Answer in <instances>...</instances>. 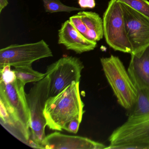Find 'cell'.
Wrapping results in <instances>:
<instances>
[{
    "mask_svg": "<svg viewBox=\"0 0 149 149\" xmlns=\"http://www.w3.org/2000/svg\"><path fill=\"white\" fill-rule=\"evenodd\" d=\"M52 56V50L43 40L33 43L13 44L0 50V69L7 66H32L36 61Z\"/></svg>",
    "mask_w": 149,
    "mask_h": 149,
    "instance_id": "obj_5",
    "label": "cell"
},
{
    "mask_svg": "<svg viewBox=\"0 0 149 149\" xmlns=\"http://www.w3.org/2000/svg\"><path fill=\"white\" fill-rule=\"evenodd\" d=\"M45 12L53 13L66 12L70 13L74 11H84L85 9L74 7L68 6L61 2V0H42Z\"/></svg>",
    "mask_w": 149,
    "mask_h": 149,
    "instance_id": "obj_16",
    "label": "cell"
},
{
    "mask_svg": "<svg viewBox=\"0 0 149 149\" xmlns=\"http://www.w3.org/2000/svg\"><path fill=\"white\" fill-rule=\"evenodd\" d=\"M79 86L80 82H74L59 94L48 98L43 114L49 129L62 131L70 121L77 118L82 119L84 104Z\"/></svg>",
    "mask_w": 149,
    "mask_h": 149,
    "instance_id": "obj_2",
    "label": "cell"
},
{
    "mask_svg": "<svg viewBox=\"0 0 149 149\" xmlns=\"http://www.w3.org/2000/svg\"><path fill=\"white\" fill-rule=\"evenodd\" d=\"M25 84L13 74L0 82V123L14 136L33 147Z\"/></svg>",
    "mask_w": 149,
    "mask_h": 149,
    "instance_id": "obj_1",
    "label": "cell"
},
{
    "mask_svg": "<svg viewBox=\"0 0 149 149\" xmlns=\"http://www.w3.org/2000/svg\"><path fill=\"white\" fill-rule=\"evenodd\" d=\"M106 149H149V117L127 121L117 128L109 138Z\"/></svg>",
    "mask_w": 149,
    "mask_h": 149,
    "instance_id": "obj_6",
    "label": "cell"
},
{
    "mask_svg": "<svg viewBox=\"0 0 149 149\" xmlns=\"http://www.w3.org/2000/svg\"><path fill=\"white\" fill-rule=\"evenodd\" d=\"M84 68L80 59L72 56L62 57L49 65L45 74L50 80L49 97L59 94L74 82H80Z\"/></svg>",
    "mask_w": 149,
    "mask_h": 149,
    "instance_id": "obj_8",
    "label": "cell"
},
{
    "mask_svg": "<svg viewBox=\"0 0 149 149\" xmlns=\"http://www.w3.org/2000/svg\"><path fill=\"white\" fill-rule=\"evenodd\" d=\"M82 119L77 118L70 121L65 125L63 130H66L71 133L76 134L77 133L79 130V126L81 122Z\"/></svg>",
    "mask_w": 149,
    "mask_h": 149,
    "instance_id": "obj_19",
    "label": "cell"
},
{
    "mask_svg": "<svg viewBox=\"0 0 149 149\" xmlns=\"http://www.w3.org/2000/svg\"><path fill=\"white\" fill-rule=\"evenodd\" d=\"M49 77L46 75L42 80L36 82L28 94H26L34 148L42 149V141L46 136L45 130L47 125L43 111L46 102L49 97Z\"/></svg>",
    "mask_w": 149,
    "mask_h": 149,
    "instance_id": "obj_4",
    "label": "cell"
},
{
    "mask_svg": "<svg viewBox=\"0 0 149 149\" xmlns=\"http://www.w3.org/2000/svg\"><path fill=\"white\" fill-rule=\"evenodd\" d=\"M77 14L88 29L90 40L96 42L102 40L104 36L103 22L99 15L94 12L85 11H80Z\"/></svg>",
    "mask_w": 149,
    "mask_h": 149,
    "instance_id": "obj_13",
    "label": "cell"
},
{
    "mask_svg": "<svg viewBox=\"0 0 149 149\" xmlns=\"http://www.w3.org/2000/svg\"><path fill=\"white\" fill-rule=\"evenodd\" d=\"M69 21L84 36L91 40H90V36L88 29L81 19L80 16L77 14L76 15L70 17L69 18Z\"/></svg>",
    "mask_w": 149,
    "mask_h": 149,
    "instance_id": "obj_18",
    "label": "cell"
},
{
    "mask_svg": "<svg viewBox=\"0 0 149 149\" xmlns=\"http://www.w3.org/2000/svg\"><path fill=\"white\" fill-rule=\"evenodd\" d=\"M149 18V2L147 0H118Z\"/></svg>",
    "mask_w": 149,
    "mask_h": 149,
    "instance_id": "obj_17",
    "label": "cell"
},
{
    "mask_svg": "<svg viewBox=\"0 0 149 149\" xmlns=\"http://www.w3.org/2000/svg\"><path fill=\"white\" fill-rule=\"evenodd\" d=\"M58 43L63 45L68 50H72L77 54L94 50L97 46V42L84 36L69 20L62 24L58 31Z\"/></svg>",
    "mask_w": 149,
    "mask_h": 149,
    "instance_id": "obj_11",
    "label": "cell"
},
{
    "mask_svg": "<svg viewBox=\"0 0 149 149\" xmlns=\"http://www.w3.org/2000/svg\"><path fill=\"white\" fill-rule=\"evenodd\" d=\"M120 3L126 34L133 54L149 45V18L126 4L121 2Z\"/></svg>",
    "mask_w": 149,
    "mask_h": 149,
    "instance_id": "obj_9",
    "label": "cell"
},
{
    "mask_svg": "<svg viewBox=\"0 0 149 149\" xmlns=\"http://www.w3.org/2000/svg\"><path fill=\"white\" fill-rule=\"evenodd\" d=\"M8 5V0H0V13Z\"/></svg>",
    "mask_w": 149,
    "mask_h": 149,
    "instance_id": "obj_21",
    "label": "cell"
},
{
    "mask_svg": "<svg viewBox=\"0 0 149 149\" xmlns=\"http://www.w3.org/2000/svg\"><path fill=\"white\" fill-rule=\"evenodd\" d=\"M128 72L137 89H149V45L131 54Z\"/></svg>",
    "mask_w": 149,
    "mask_h": 149,
    "instance_id": "obj_12",
    "label": "cell"
},
{
    "mask_svg": "<svg viewBox=\"0 0 149 149\" xmlns=\"http://www.w3.org/2000/svg\"><path fill=\"white\" fill-rule=\"evenodd\" d=\"M128 120L145 119L149 117V89H137L136 100Z\"/></svg>",
    "mask_w": 149,
    "mask_h": 149,
    "instance_id": "obj_14",
    "label": "cell"
},
{
    "mask_svg": "<svg viewBox=\"0 0 149 149\" xmlns=\"http://www.w3.org/2000/svg\"><path fill=\"white\" fill-rule=\"evenodd\" d=\"M13 70L16 78L25 85L29 83L37 82L46 76V74L33 69L32 66L15 67Z\"/></svg>",
    "mask_w": 149,
    "mask_h": 149,
    "instance_id": "obj_15",
    "label": "cell"
},
{
    "mask_svg": "<svg viewBox=\"0 0 149 149\" xmlns=\"http://www.w3.org/2000/svg\"><path fill=\"white\" fill-rule=\"evenodd\" d=\"M78 3L81 8L83 9H93L96 6L95 0H78Z\"/></svg>",
    "mask_w": 149,
    "mask_h": 149,
    "instance_id": "obj_20",
    "label": "cell"
},
{
    "mask_svg": "<svg viewBox=\"0 0 149 149\" xmlns=\"http://www.w3.org/2000/svg\"><path fill=\"white\" fill-rule=\"evenodd\" d=\"M106 146L101 143L80 136L53 132L46 136L42 143V149H103Z\"/></svg>",
    "mask_w": 149,
    "mask_h": 149,
    "instance_id": "obj_10",
    "label": "cell"
},
{
    "mask_svg": "<svg viewBox=\"0 0 149 149\" xmlns=\"http://www.w3.org/2000/svg\"><path fill=\"white\" fill-rule=\"evenodd\" d=\"M104 35L107 44L116 51L132 54L127 37L123 9L118 0H110L103 16Z\"/></svg>",
    "mask_w": 149,
    "mask_h": 149,
    "instance_id": "obj_7",
    "label": "cell"
},
{
    "mask_svg": "<svg viewBox=\"0 0 149 149\" xmlns=\"http://www.w3.org/2000/svg\"><path fill=\"white\" fill-rule=\"evenodd\" d=\"M103 70L119 103L126 109L132 108L136 100L137 89L118 56L100 60Z\"/></svg>",
    "mask_w": 149,
    "mask_h": 149,
    "instance_id": "obj_3",
    "label": "cell"
}]
</instances>
